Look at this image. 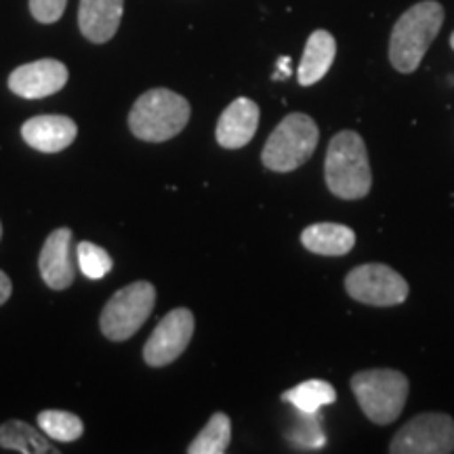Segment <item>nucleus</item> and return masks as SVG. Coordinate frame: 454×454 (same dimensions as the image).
Instances as JSON below:
<instances>
[{
  "label": "nucleus",
  "mask_w": 454,
  "mask_h": 454,
  "mask_svg": "<svg viewBox=\"0 0 454 454\" xmlns=\"http://www.w3.org/2000/svg\"><path fill=\"white\" fill-rule=\"evenodd\" d=\"M11 293H13V284H11V278L4 274V271H0V305L7 303Z\"/></svg>",
  "instance_id": "5701e85b"
},
{
  "label": "nucleus",
  "mask_w": 454,
  "mask_h": 454,
  "mask_svg": "<svg viewBox=\"0 0 454 454\" xmlns=\"http://www.w3.org/2000/svg\"><path fill=\"white\" fill-rule=\"evenodd\" d=\"M444 24V9L435 0H423L404 11L389 38V61L397 72L412 74L421 66L431 43Z\"/></svg>",
  "instance_id": "f257e3e1"
},
{
  "label": "nucleus",
  "mask_w": 454,
  "mask_h": 454,
  "mask_svg": "<svg viewBox=\"0 0 454 454\" xmlns=\"http://www.w3.org/2000/svg\"><path fill=\"white\" fill-rule=\"evenodd\" d=\"M38 427L55 442H76L84 434L81 419L66 411H43L38 414Z\"/></svg>",
  "instance_id": "aec40b11"
},
{
  "label": "nucleus",
  "mask_w": 454,
  "mask_h": 454,
  "mask_svg": "<svg viewBox=\"0 0 454 454\" xmlns=\"http://www.w3.org/2000/svg\"><path fill=\"white\" fill-rule=\"evenodd\" d=\"M67 0H30L32 17L41 24H55L61 20Z\"/></svg>",
  "instance_id": "4be33fe9"
},
{
  "label": "nucleus",
  "mask_w": 454,
  "mask_h": 454,
  "mask_svg": "<svg viewBox=\"0 0 454 454\" xmlns=\"http://www.w3.org/2000/svg\"><path fill=\"white\" fill-rule=\"evenodd\" d=\"M78 135L76 122L70 116H57V114H44L34 116L21 127V137L32 150L43 154H57L74 144Z\"/></svg>",
  "instance_id": "f8f14e48"
},
{
  "label": "nucleus",
  "mask_w": 454,
  "mask_h": 454,
  "mask_svg": "<svg viewBox=\"0 0 454 454\" xmlns=\"http://www.w3.org/2000/svg\"><path fill=\"white\" fill-rule=\"evenodd\" d=\"M0 446L24 454H55L59 452L49 444V435L43 429H34L24 421H7L0 425Z\"/></svg>",
  "instance_id": "f3484780"
},
{
  "label": "nucleus",
  "mask_w": 454,
  "mask_h": 454,
  "mask_svg": "<svg viewBox=\"0 0 454 454\" xmlns=\"http://www.w3.org/2000/svg\"><path fill=\"white\" fill-rule=\"evenodd\" d=\"M282 400L293 404L303 417H316L322 406L333 404L337 400V391L328 381L311 379V381H305L297 385V387L284 391Z\"/></svg>",
  "instance_id": "a211bd4d"
},
{
  "label": "nucleus",
  "mask_w": 454,
  "mask_h": 454,
  "mask_svg": "<svg viewBox=\"0 0 454 454\" xmlns=\"http://www.w3.org/2000/svg\"><path fill=\"white\" fill-rule=\"evenodd\" d=\"M345 291L357 303L372 308H394L408 299V282L383 263L357 265L345 278Z\"/></svg>",
  "instance_id": "6e6552de"
},
{
  "label": "nucleus",
  "mask_w": 454,
  "mask_h": 454,
  "mask_svg": "<svg viewBox=\"0 0 454 454\" xmlns=\"http://www.w3.org/2000/svg\"><path fill=\"white\" fill-rule=\"evenodd\" d=\"M72 230L70 227H57L43 244L41 257H38V268L44 284L53 291H66L72 286L76 278V268L70 259Z\"/></svg>",
  "instance_id": "ddd939ff"
},
{
  "label": "nucleus",
  "mask_w": 454,
  "mask_h": 454,
  "mask_svg": "<svg viewBox=\"0 0 454 454\" xmlns=\"http://www.w3.org/2000/svg\"><path fill=\"white\" fill-rule=\"evenodd\" d=\"M301 244L322 257H343L356 247V234L343 223H314L303 230Z\"/></svg>",
  "instance_id": "dca6fc26"
},
{
  "label": "nucleus",
  "mask_w": 454,
  "mask_h": 454,
  "mask_svg": "<svg viewBox=\"0 0 454 454\" xmlns=\"http://www.w3.org/2000/svg\"><path fill=\"white\" fill-rule=\"evenodd\" d=\"M0 238H3V223H0Z\"/></svg>",
  "instance_id": "a878e982"
},
{
  "label": "nucleus",
  "mask_w": 454,
  "mask_h": 454,
  "mask_svg": "<svg viewBox=\"0 0 454 454\" xmlns=\"http://www.w3.org/2000/svg\"><path fill=\"white\" fill-rule=\"evenodd\" d=\"M259 106L248 98H238L219 116L215 137L225 150H240L251 144L259 127Z\"/></svg>",
  "instance_id": "9b49d317"
},
{
  "label": "nucleus",
  "mask_w": 454,
  "mask_h": 454,
  "mask_svg": "<svg viewBox=\"0 0 454 454\" xmlns=\"http://www.w3.org/2000/svg\"><path fill=\"white\" fill-rule=\"evenodd\" d=\"M192 116L190 101L170 89H150L129 112V129L147 144H162L177 137Z\"/></svg>",
  "instance_id": "7ed1b4c3"
},
{
  "label": "nucleus",
  "mask_w": 454,
  "mask_h": 454,
  "mask_svg": "<svg viewBox=\"0 0 454 454\" xmlns=\"http://www.w3.org/2000/svg\"><path fill=\"white\" fill-rule=\"evenodd\" d=\"M196 320L187 308H177L168 311L167 316L158 322L154 333L147 339L144 348V360L147 366L162 368L173 364L177 357L184 356V351L194 337Z\"/></svg>",
  "instance_id": "1a4fd4ad"
},
{
  "label": "nucleus",
  "mask_w": 454,
  "mask_h": 454,
  "mask_svg": "<svg viewBox=\"0 0 454 454\" xmlns=\"http://www.w3.org/2000/svg\"><path fill=\"white\" fill-rule=\"evenodd\" d=\"M67 67L57 59H38L32 64L20 66L11 72L9 89L17 98L24 99H43L49 95L59 93L66 87Z\"/></svg>",
  "instance_id": "9d476101"
},
{
  "label": "nucleus",
  "mask_w": 454,
  "mask_h": 454,
  "mask_svg": "<svg viewBox=\"0 0 454 454\" xmlns=\"http://www.w3.org/2000/svg\"><path fill=\"white\" fill-rule=\"evenodd\" d=\"M156 305L154 284L139 280L112 294L99 317V328L110 340H127L150 320Z\"/></svg>",
  "instance_id": "423d86ee"
},
{
  "label": "nucleus",
  "mask_w": 454,
  "mask_h": 454,
  "mask_svg": "<svg viewBox=\"0 0 454 454\" xmlns=\"http://www.w3.org/2000/svg\"><path fill=\"white\" fill-rule=\"evenodd\" d=\"M391 454H452L454 419L444 412H421L394 435Z\"/></svg>",
  "instance_id": "0eeeda50"
},
{
  "label": "nucleus",
  "mask_w": 454,
  "mask_h": 454,
  "mask_svg": "<svg viewBox=\"0 0 454 454\" xmlns=\"http://www.w3.org/2000/svg\"><path fill=\"white\" fill-rule=\"evenodd\" d=\"M334 57H337V41L333 38V34L326 30H316L311 34L297 72L301 87H311V84L320 82L331 70Z\"/></svg>",
  "instance_id": "2eb2a0df"
},
{
  "label": "nucleus",
  "mask_w": 454,
  "mask_h": 454,
  "mask_svg": "<svg viewBox=\"0 0 454 454\" xmlns=\"http://www.w3.org/2000/svg\"><path fill=\"white\" fill-rule=\"evenodd\" d=\"M231 442V421L225 412H215L204 429L187 446L190 454H223Z\"/></svg>",
  "instance_id": "6ab92c4d"
},
{
  "label": "nucleus",
  "mask_w": 454,
  "mask_h": 454,
  "mask_svg": "<svg viewBox=\"0 0 454 454\" xmlns=\"http://www.w3.org/2000/svg\"><path fill=\"white\" fill-rule=\"evenodd\" d=\"M291 76V57H280L278 61V72H276V81H282V78Z\"/></svg>",
  "instance_id": "b1692460"
},
{
  "label": "nucleus",
  "mask_w": 454,
  "mask_h": 454,
  "mask_svg": "<svg viewBox=\"0 0 454 454\" xmlns=\"http://www.w3.org/2000/svg\"><path fill=\"white\" fill-rule=\"evenodd\" d=\"M351 391L366 419L374 425H391L404 411L408 379L391 368H372L351 377Z\"/></svg>",
  "instance_id": "39448f33"
},
{
  "label": "nucleus",
  "mask_w": 454,
  "mask_h": 454,
  "mask_svg": "<svg viewBox=\"0 0 454 454\" xmlns=\"http://www.w3.org/2000/svg\"><path fill=\"white\" fill-rule=\"evenodd\" d=\"M326 185L340 200H360L371 194L372 173L364 139L356 130H340L328 144Z\"/></svg>",
  "instance_id": "f03ea898"
},
{
  "label": "nucleus",
  "mask_w": 454,
  "mask_h": 454,
  "mask_svg": "<svg viewBox=\"0 0 454 454\" xmlns=\"http://www.w3.org/2000/svg\"><path fill=\"white\" fill-rule=\"evenodd\" d=\"M450 47L454 49V32H452V36H450Z\"/></svg>",
  "instance_id": "393cba45"
},
{
  "label": "nucleus",
  "mask_w": 454,
  "mask_h": 454,
  "mask_svg": "<svg viewBox=\"0 0 454 454\" xmlns=\"http://www.w3.org/2000/svg\"><path fill=\"white\" fill-rule=\"evenodd\" d=\"M124 11V0H81L78 27L95 44L110 43L116 36Z\"/></svg>",
  "instance_id": "4468645a"
},
{
  "label": "nucleus",
  "mask_w": 454,
  "mask_h": 454,
  "mask_svg": "<svg viewBox=\"0 0 454 454\" xmlns=\"http://www.w3.org/2000/svg\"><path fill=\"white\" fill-rule=\"evenodd\" d=\"M78 268L89 280H101L112 271V257L106 248L98 247L93 242H81L76 248Z\"/></svg>",
  "instance_id": "412c9836"
},
{
  "label": "nucleus",
  "mask_w": 454,
  "mask_h": 454,
  "mask_svg": "<svg viewBox=\"0 0 454 454\" xmlns=\"http://www.w3.org/2000/svg\"><path fill=\"white\" fill-rule=\"evenodd\" d=\"M320 129L308 114L293 112L274 129L270 139L265 141L261 160L263 167L274 173H291L303 167L314 156Z\"/></svg>",
  "instance_id": "20e7f679"
}]
</instances>
